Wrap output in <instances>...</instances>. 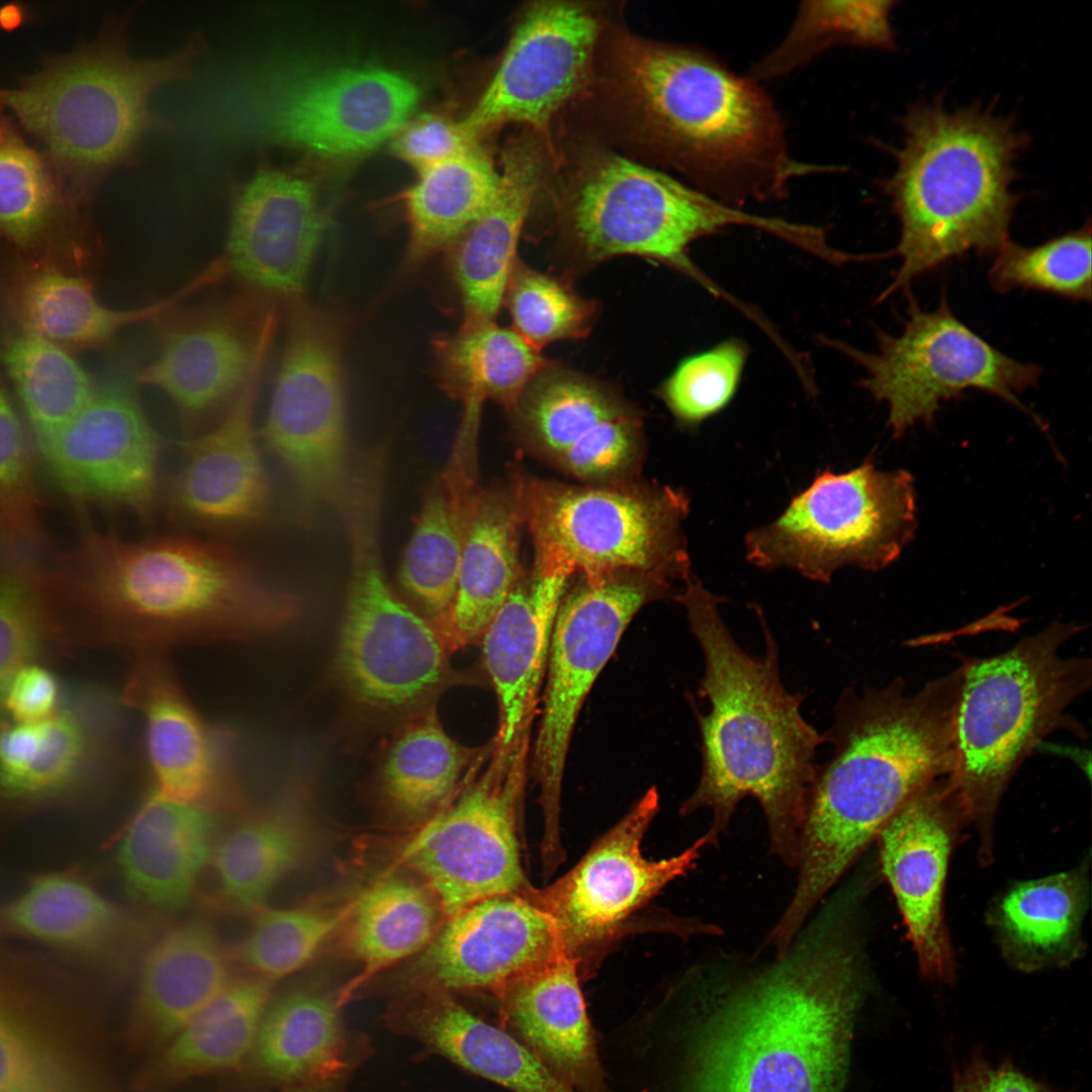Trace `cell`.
Instances as JSON below:
<instances>
[{"label":"cell","instance_id":"cell-1","mask_svg":"<svg viewBox=\"0 0 1092 1092\" xmlns=\"http://www.w3.org/2000/svg\"><path fill=\"white\" fill-rule=\"evenodd\" d=\"M71 648L244 641L277 631L298 600L265 582L235 551L188 537L140 541L89 532L54 568Z\"/></svg>","mask_w":1092,"mask_h":1092},{"label":"cell","instance_id":"cell-2","mask_svg":"<svg viewBox=\"0 0 1092 1092\" xmlns=\"http://www.w3.org/2000/svg\"><path fill=\"white\" fill-rule=\"evenodd\" d=\"M859 946L831 906L717 1001L680 1092H838L863 991Z\"/></svg>","mask_w":1092,"mask_h":1092},{"label":"cell","instance_id":"cell-3","mask_svg":"<svg viewBox=\"0 0 1092 1092\" xmlns=\"http://www.w3.org/2000/svg\"><path fill=\"white\" fill-rule=\"evenodd\" d=\"M675 601L684 606L703 653L699 697L710 707L706 714L697 713L702 772L679 813L709 809L712 822L706 833L715 845L740 801L752 797L766 819L770 852L796 869L818 766L815 755L824 735L802 716L805 695L784 688L779 647L758 607L765 651L751 656L720 615L725 599L698 577L688 579Z\"/></svg>","mask_w":1092,"mask_h":1092},{"label":"cell","instance_id":"cell-4","mask_svg":"<svg viewBox=\"0 0 1092 1092\" xmlns=\"http://www.w3.org/2000/svg\"><path fill=\"white\" fill-rule=\"evenodd\" d=\"M964 678L961 664L907 692L844 690L825 733L832 757L817 766L802 830L798 879L783 913L801 926L886 823L930 783L949 776Z\"/></svg>","mask_w":1092,"mask_h":1092},{"label":"cell","instance_id":"cell-5","mask_svg":"<svg viewBox=\"0 0 1092 1092\" xmlns=\"http://www.w3.org/2000/svg\"><path fill=\"white\" fill-rule=\"evenodd\" d=\"M611 63L614 96L639 136L725 203L780 198L793 179L834 170L795 160L757 82L704 52L621 35Z\"/></svg>","mask_w":1092,"mask_h":1092},{"label":"cell","instance_id":"cell-6","mask_svg":"<svg viewBox=\"0 0 1092 1092\" xmlns=\"http://www.w3.org/2000/svg\"><path fill=\"white\" fill-rule=\"evenodd\" d=\"M886 189L901 231V264L879 300L963 255L996 253L1008 241L1018 197L1013 163L1024 138L977 108H913Z\"/></svg>","mask_w":1092,"mask_h":1092},{"label":"cell","instance_id":"cell-7","mask_svg":"<svg viewBox=\"0 0 1092 1092\" xmlns=\"http://www.w3.org/2000/svg\"><path fill=\"white\" fill-rule=\"evenodd\" d=\"M131 17V11L114 17L92 42L50 60L15 88L0 89V105L44 147L79 201L110 172L136 162L148 134L172 130L152 110V96L190 79L205 50L202 36L193 35L165 57H133Z\"/></svg>","mask_w":1092,"mask_h":1092},{"label":"cell","instance_id":"cell-8","mask_svg":"<svg viewBox=\"0 0 1092 1092\" xmlns=\"http://www.w3.org/2000/svg\"><path fill=\"white\" fill-rule=\"evenodd\" d=\"M1080 630L1075 623L1056 622L1004 652L963 663L948 779L967 822L981 835L986 858L994 817L1013 775L1091 687L1090 658L1061 654Z\"/></svg>","mask_w":1092,"mask_h":1092},{"label":"cell","instance_id":"cell-9","mask_svg":"<svg viewBox=\"0 0 1092 1092\" xmlns=\"http://www.w3.org/2000/svg\"><path fill=\"white\" fill-rule=\"evenodd\" d=\"M731 225L754 228L797 247L805 224L743 211L654 169L599 153L578 169L560 208V237L574 268L619 256L661 263L734 301L689 256L697 240Z\"/></svg>","mask_w":1092,"mask_h":1092},{"label":"cell","instance_id":"cell-10","mask_svg":"<svg viewBox=\"0 0 1092 1092\" xmlns=\"http://www.w3.org/2000/svg\"><path fill=\"white\" fill-rule=\"evenodd\" d=\"M514 475L534 565L587 579L647 576L676 590L693 575L682 489L634 478L573 485Z\"/></svg>","mask_w":1092,"mask_h":1092},{"label":"cell","instance_id":"cell-11","mask_svg":"<svg viewBox=\"0 0 1092 1092\" xmlns=\"http://www.w3.org/2000/svg\"><path fill=\"white\" fill-rule=\"evenodd\" d=\"M383 481L361 476L340 509L350 546V577L336 653L351 698L372 710L421 707L451 679L442 636L394 595L379 551Z\"/></svg>","mask_w":1092,"mask_h":1092},{"label":"cell","instance_id":"cell-12","mask_svg":"<svg viewBox=\"0 0 1092 1092\" xmlns=\"http://www.w3.org/2000/svg\"><path fill=\"white\" fill-rule=\"evenodd\" d=\"M915 497L908 471L880 470L871 460L842 473L819 470L777 519L745 535L746 559L818 582L843 566L883 569L913 537Z\"/></svg>","mask_w":1092,"mask_h":1092},{"label":"cell","instance_id":"cell-13","mask_svg":"<svg viewBox=\"0 0 1092 1092\" xmlns=\"http://www.w3.org/2000/svg\"><path fill=\"white\" fill-rule=\"evenodd\" d=\"M532 729L493 740L485 771L430 818L399 858L420 875L450 918L487 898L533 887L521 861L520 820L530 768Z\"/></svg>","mask_w":1092,"mask_h":1092},{"label":"cell","instance_id":"cell-14","mask_svg":"<svg viewBox=\"0 0 1092 1092\" xmlns=\"http://www.w3.org/2000/svg\"><path fill=\"white\" fill-rule=\"evenodd\" d=\"M677 592L653 578L570 577L556 614L529 776L538 790L543 837L560 836L562 783L570 740L584 701L642 607Z\"/></svg>","mask_w":1092,"mask_h":1092},{"label":"cell","instance_id":"cell-15","mask_svg":"<svg viewBox=\"0 0 1092 1092\" xmlns=\"http://www.w3.org/2000/svg\"><path fill=\"white\" fill-rule=\"evenodd\" d=\"M907 296L902 332L898 336L880 332L875 353L837 346L866 371L863 388L888 405L895 437L918 422L931 423L943 400L967 389L982 390L1027 411L1018 396L1039 379L1038 365L1019 362L995 348L959 320L945 298L935 309L924 310L909 292Z\"/></svg>","mask_w":1092,"mask_h":1092},{"label":"cell","instance_id":"cell-16","mask_svg":"<svg viewBox=\"0 0 1092 1092\" xmlns=\"http://www.w3.org/2000/svg\"><path fill=\"white\" fill-rule=\"evenodd\" d=\"M287 332L261 436L304 509L338 510L352 474L340 327L326 310L296 304Z\"/></svg>","mask_w":1092,"mask_h":1092},{"label":"cell","instance_id":"cell-17","mask_svg":"<svg viewBox=\"0 0 1092 1092\" xmlns=\"http://www.w3.org/2000/svg\"><path fill=\"white\" fill-rule=\"evenodd\" d=\"M75 982L0 941V1092H120Z\"/></svg>","mask_w":1092,"mask_h":1092},{"label":"cell","instance_id":"cell-18","mask_svg":"<svg viewBox=\"0 0 1092 1092\" xmlns=\"http://www.w3.org/2000/svg\"><path fill=\"white\" fill-rule=\"evenodd\" d=\"M405 77L381 68H296L274 75L259 125L275 142L329 156L369 151L394 135L419 100Z\"/></svg>","mask_w":1092,"mask_h":1092},{"label":"cell","instance_id":"cell-19","mask_svg":"<svg viewBox=\"0 0 1092 1092\" xmlns=\"http://www.w3.org/2000/svg\"><path fill=\"white\" fill-rule=\"evenodd\" d=\"M659 809L651 787L564 876L526 895L553 922L563 949L578 953L605 940L664 887L695 867L707 833L680 853L647 859L641 842Z\"/></svg>","mask_w":1092,"mask_h":1092},{"label":"cell","instance_id":"cell-20","mask_svg":"<svg viewBox=\"0 0 1092 1092\" xmlns=\"http://www.w3.org/2000/svg\"><path fill=\"white\" fill-rule=\"evenodd\" d=\"M601 32L600 17L582 4L532 3L463 127L477 140L507 123L545 129L588 81Z\"/></svg>","mask_w":1092,"mask_h":1092},{"label":"cell","instance_id":"cell-21","mask_svg":"<svg viewBox=\"0 0 1092 1092\" xmlns=\"http://www.w3.org/2000/svg\"><path fill=\"white\" fill-rule=\"evenodd\" d=\"M117 717L103 693L82 690L49 718L0 715V815L19 816L81 799L110 766Z\"/></svg>","mask_w":1092,"mask_h":1092},{"label":"cell","instance_id":"cell-22","mask_svg":"<svg viewBox=\"0 0 1092 1092\" xmlns=\"http://www.w3.org/2000/svg\"><path fill=\"white\" fill-rule=\"evenodd\" d=\"M37 447L56 479L77 500L142 515L153 510L158 438L127 385L95 387L80 412Z\"/></svg>","mask_w":1092,"mask_h":1092},{"label":"cell","instance_id":"cell-23","mask_svg":"<svg viewBox=\"0 0 1092 1092\" xmlns=\"http://www.w3.org/2000/svg\"><path fill=\"white\" fill-rule=\"evenodd\" d=\"M964 822V810L947 776L913 796L877 837L883 874L920 972L942 983L956 979L943 897L950 852Z\"/></svg>","mask_w":1092,"mask_h":1092},{"label":"cell","instance_id":"cell-24","mask_svg":"<svg viewBox=\"0 0 1092 1092\" xmlns=\"http://www.w3.org/2000/svg\"><path fill=\"white\" fill-rule=\"evenodd\" d=\"M122 702L143 718L156 791L215 811L240 805L229 735L195 709L164 652L135 654Z\"/></svg>","mask_w":1092,"mask_h":1092},{"label":"cell","instance_id":"cell-25","mask_svg":"<svg viewBox=\"0 0 1092 1092\" xmlns=\"http://www.w3.org/2000/svg\"><path fill=\"white\" fill-rule=\"evenodd\" d=\"M561 951L556 928L540 908L522 895H499L447 918L414 973L420 991L495 992Z\"/></svg>","mask_w":1092,"mask_h":1092},{"label":"cell","instance_id":"cell-26","mask_svg":"<svg viewBox=\"0 0 1092 1092\" xmlns=\"http://www.w3.org/2000/svg\"><path fill=\"white\" fill-rule=\"evenodd\" d=\"M323 231L309 182L260 163L236 191L223 258L230 271L258 288L298 299Z\"/></svg>","mask_w":1092,"mask_h":1092},{"label":"cell","instance_id":"cell-27","mask_svg":"<svg viewBox=\"0 0 1092 1092\" xmlns=\"http://www.w3.org/2000/svg\"><path fill=\"white\" fill-rule=\"evenodd\" d=\"M263 364L223 419L186 446L173 502L189 520L217 527L245 526L257 522L267 510L269 481L254 428Z\"/></svg>","mask_w":1092,"mask_h":1092},{"label":"cell","instance_id":"cell-28","mask_svg":"<svg viewBox=\"0 0 1092 1092\" xmlns=\"http://www.w3.org/2000/svg\"><path fill=\"white\" fill-rule=\"evenodd\" d=\"M578 960L561 951L494 992L523 1043L573 1092H606L605 1073L577 976Z\"/></svg>","mask_w":1092,"mask_h":1092},{"label":"cell","instance_id":"cell-29","mask_svg":"<svg viewBox=\"0 0 1092 1092\" xmlns=\"http://www.w3.org/2000/svg\"><path fill=\"white\" fill-rule=\"evenodd\" d=\"M239 312L196 315L170 328L138 380L164 391L179 407L200 413L237 396L264 363L276 316L248 327Z\"/></svg>","mask_w":1092,"mask_h":1092},{"label":"cell","instance_id":"cell-30","mask_svg":"<svg viewBox=\"0 0 1092 1092\" xmlns=\"http://www.w3.org/2000/svg\"><path fill=\"white\" fill-rule=\"evenodd\" d=\"M571 575L523 568L481 642L499 707L496 739L509 743L538 715L558 607Z\"/></svg>","mask_w":1092,"mask_h":1092},{"label":"cell","instance_id":"cell-31","mask_svg":"<svg viewBox=\"0 0 1092 1092\" xmlns=\"http://www.w3.org/2000/svg\"><path fill=\"white\" fill-rule=\"evenodd\" d=\"M139 929L75 869L33 875L20 893L0 904V939L30 940L105 968L121 964Z\"/></svg>","mask_w":1092,"mask_h":1092},{"label":"cell","instance_id":"cell-32","mask_svg":"<svg viewBox=\"0 0 1092 1092\" xmlns=\"http://www.w3.org/2000/svg\"><path fill=\"white\" fill-rule=\"evenodd\" d=\"M546 155L533 130L512 139L502 155L499 188L490 205L449 246L450 268L464 317L495 320L504 304L518 244L543 179Z\"/></svg>","mask_w":1092,"mask_h":1092},{"label":"cell","instance_id":"cell-33","mask_svg":"<svg viewBox=\"0 0 1092 1092\" xmlns=\"http://www.w3.org/2000/svg\"><path fill=\"white\" fill-rule=\"evenodd\" d=\"M216 813L154 789L122 829L115 847V863L128 893L164 913L184 909L211 859Z\"/></svg>","mask_w":1092,"mask_h":1092},{"label":"cell","instance_id":"cell-34","mask_svg":"<svg viewBox=\"0 0 1092 1092\" xmlns=\"http://www.w3.org/2000/svg\"><path fill=\"white\" fill-rule=\"evenodd\" d=\"M477 420L461 419L450 458L427 490L405 547L398 580L433 624L449 611L478 484Z\"/></svg>","mask_w":1092,"mask_h":1092},{"label":"cell","instance_id":"cell-35","mask_svg":"<svg viewBox=\"0 0 1092 1092\" xmlns=\"http://www.w3.org/2000/svg\"><path fill=\"white\" fill-rule=\"evenodd\" d=\"M226 951L201 919L169 929L141 968L129 1025L131 1043L158 1052L232 980Z\"/></svg>","mask_w":1092,"mask_h":1092},{"label":"cell","instance_id":"cell-36","mask_svg":"<svg viewBox=\"0 0 1092 1092\" xmlns=\"http://www.w3.org/2000/svg\"><path fill=\"white\" fill-rule=\"evenodd\" d=\"M524 524L516 477L481 488L463 545L457 586L448 613L434 626L449 648L481 640L523 567Z\"/></svg>","mask_w":1092,"mask_h":1092},{"label":"cell","instance_id":"cell-37","mask_svg":"<svg viewBox=\"0 0 1092 1092\" xmlns=\"http://www.w3.org/2000/svg\"><path fill=\"white\" fill-rule=\"evenodd\" d=\"M387 1021L398 1033L513 1092H573L514 1035L479 1018L450 993L419 991Z\"/></svg>","mask_w":1092,"mask_h":1092},{"label":"cell","instance_id":"cell-38","mask_svg":"<svg viewBox=\"0 0 1092 1092\" xmlns=\"http://www.w3.org/2000/svg\"><path fill=\"white\" fill-rule=\"evenodd\" d=\"M339 994L315 987L272 998L248 1058L259 1075L300 1087L341 1081L357 1061Z\"/></svg>","mask_w":1092,"mask_h":1092},{"label":"cell","instance_id":"cell-39","mask_svg":"<svg viewBox=\"0 0 1092 1092\" xmlns=\"http://www.w3.org/2000/svg\"><path fill=\"white\" fill-rule=\"evenodd\" d=\"M301 788L284 790L237 821L215 842L218 894L235 910L256 913L309 857L313 836Z\"/></svg>","mask_w":1092,"mask_h":1092},{"label":"cell","instance_id":"cell-40","mask_svg":"<svg viewBox=\"0 0 1092 1092\" xmlns=\"http://www.w3.org/2000/svg\"><path fill=\"white\" fill-rule=\"evenodd\" d=\"M1087 867L1010 887L992 906L989 923L1007 962L1030 973L1059 968L1084 951Z\"/></svg>","mask_w":1092,"mask_h":1092},{"label":"cell","instance_id":"cell-41","mask_svg":"<svg viewBox=\"0 0 1092 1092\" xmlns=\"http://www.w3.org/2000/svg\"><path fill=\"white\" fill-rule=\"evenodd\" d=\"M272 983L254 975L232 980L156 1052L143 1083L163 1086L232 1069L248 1060L273 998Z\"/></svg>","mask_w":1092,"mask_h":1092},{"label":"cell","instance_id":"cell-42","mask_svg":"<svg viewBox=\"0 0 1092 1092\" xmlns=\"http://www.w3.org/2000/svg\"><path fill=\"white\" fill-rule=\"evenodd\" d=\"M434 357L440 386L463 408L492 400L508 412L551 361L513 329L478 317H463L456 332L437 337Z\"/></svg>","mask_w":1092,"mask_h":1092},{"label":"cell","instance_id":"cell-43","mask_svg":"<svg viewBox=\"0 0 1092 1092\" xmlns=\"http://www.w3.org/2000/svg\"><path fill=\"white\" fill-rule=\"evenodd\" d=\"M441 912L426 885L403 877L380 879L356 896L342 928L361 972L339 993L340 1005L379 972L424 950L441 926Z\"/></svg>","mask_w":1092,"mask_h":1092},{"label":"cell","instance_id":"cell-44","mask_svg":"<svg viewBox=\"0 0 1092 1092\" xmlns=\"http://www.w3.org/2000/svg\"><path fill=\"white\" fill-rule=\"evenodd\" d=\"M200 288L201 281L193 278L160 301L135 309L117 310L103 305L84 277L41 266L32 268L20 278L15 297L25 330L63 348H87L106 342L130 325L167 314Z\"/></svg>","mask_w":1092,"mask_h":1092},{"label":"cell","instance_id":"cell-45","mask_svg":"<svg viewBox=\"0 0 1092 1092\" xmlns=\"http://www.w3.org/2000/svg\"><path fill=\"white\" fill-rule=\"evenodd\" d=\"M469 748L443 730L434 708H425L396 732L379 769L381 795L397 816L420 820L431 815L457 786L462 774L491 752Z\"/></svg>","mask_w":1092,"mask_h":1092},{"label":"cell","instance_id":"cell-46","mask_svg":"<svg viewBox=\"0 0 1092 1092\" xmlns=\"http://www.w3.org/2000/svg\"><path fill=\"white\" fill-rule=\"evenodd\" d=\"M498 188L499 172L479 145L420 172L402 195L408 224L406 264L418 265L448 249L490 205Z\"/></svg>","mask_w":1092,"mask_h":1092},{"label":"cell","instance_id":"cell-47","mask_svg":"<svg viewBox=\"0 0 1092 1092\" xmlns=\"http://www.w3.org/2000/svg\"><path fill=\"white\" fill-rule=\"evenodd\" d=\"M633 410L608 384L551 360L509 414L524 443L553 462L600 423Z\"/></svg>","mask_w":1092,"mask_h":1092},{"label":"cell","instance_id":"cell-48","mask_svg":"<svg viewBox=\"0 0 1092 1092\" xmlns=\"http://www.w3.org/2000/svg\"><path fill=\"white\" fill-rule=\"evenodd\" d=\"M65 606L54 569L0 549V712L13 675L42 651L65 648Z\"/></svg>","mask_w":1092,"mask_h":1092},{"label":"cell","instance_id":"cell-49","mask_svg":"<svg viewBox=\"0 0 1092 1092\" xmlns=\"http://www.w3.org/2000/svg\"><path fill=\"white\" fill-rule=\"evenodd\" d=\"M78 202L49 158L0 112V237L37 247L69 221Z\"/></svg>","mask_w":1092,"mask_h":1092},{"label":"cell","instance_id":"cell-50","mask_svg":"<svg viewBox=\"0 0 1092 1092\" xmlns=\"http://www.w3.org/2000/svg\"><path fill=\"white\" fill-rule=\"evenodd\" d=\"M3 361L37 445L60 432L95 388L65 348L27 330L8 342Z\"/></svg>","mask_w":1092,"mask_h":1092},{"label":"cell","instance_id":"cell-51","mask_svg":"<svg viewBox=\"0 0 1092 1092\" xmlns=\"http://www.w3.org/2000/svg\"><path fill=\"white\" fill-rule=\"evenodd\" d=\"M891 1H804L785 38L752 69L769 80L806 65L834 46L885 48L893 39Z\"/></svg>","mask_w":1092,"mask_h":1092},{"label":"cell","instance_id":"cell-52","mask_svg":"<svg viewBox=\"0 0 1092 1092\" xmlns=\"http://www.w3.org/2000/svg\"><path fill=\"white\" fill-rule=\"evenodd\" d=\"M353 900L338 906L303 904L263 907L251 929L236 946L235 958L252 975L268 981L285 978L305 967L324 943L343 927Z\"/></svg>","mask_w":1092,"mask_h":1092},{"label":"cell","instance_id":"cell-53","mask_svg":"<svg viewBox=\"0 0 1092 1092\" xmlns=\"http://www.w3.org/2000/svg\"><path fill=\"white\" fill-rule=\"evenodd\" d=\"M504 303L513 330L539 351L555 342L585 338L599 314L598 302L579 294L565 277L539 271L520 258Z\"/></svg>","mask_w":1092,"mask_h":1092},{"label":"cell","instance_id":"cell-54","mask_svg":"<svg viewBox=\"0 0 1092 1092\" xmlns=\"http://www.w3.org/2000/svg\"><path fill=\"white\" fill-rule=\"evenodd\" d=\"M1091 260L1090 224L1034 247L1007 241L996 252L989 281L997 292L1020 288L1089 301Z\"/></svg>","mask_w":1092,"mask_h":1092},{"label":"cell","instance_id":"cell-55","mask_svg":"<svg viewBox=\"0 0 1092 1092\" xmlns=\"http://www.w3.org/2000/svg\"><path fill=\"white\" fill-rule=\"evenodd\" d=\"M31 447L0 386V548L37 557L47 540Z\"/></svg>","mask_w":1092,"mask_h":1092},{"label":"cell","instance_id":"cell-56","mask_svg":"<svg viewBox=\"0 0 1092 1092\" xmlns=\"http://www.w3.org/2000/svg\"><path fill=\"white\" fill-rule=\"evenodd\" d=\"M746 358L744 344L735 339L688 356L661 383L658 396L679 425L694 428L730 403Z\"/></svg>","mask_w":1092,"mask_h":1092},{"label":"cell","instance_id":"cell-57","mask_svg":"<svg viewBox=\"0 0 1092 1092\" xmlns=\"http://www.w3.org/2000/svg\"><path fill=\"white\" fill-rule=\"evenodd\" d=\"M642 427L635 410L608 419L573 443L553 462L594 484L633 478L642 453Z\"/></svg>","mask_w":1092,"mask_h":1092},{"label":"cell","instance_id":"cell-58","mask_svg":"<svg viewBox=\"0 0 1092 1092\" xmlns=\"http://www.w3.org/2000/svg\"><path fill=\"white\" fill-rule=\"evenodd\" d=\"M394 153L418 172L456 158L475 146L461 121L426 114L404 123L393 135Z\"/></svg>","mask_w":1092,"mask_h":1092},{"label":"cell","instance_id":"cell-59","mask_svg":"<svg viewBox=\"0 0 1092 1092\" xmlns=\"http://www.w3.org/2000/svg\"><path fill=\"white\" fill-rule=\"evenodd\" d=\"M56 676L36 662L20 668L9 681L1 711L15 723H34L51 717L61 706Z\"/></svg>","mask_w":1092,"mask_h":1092},{"label":"cell","instance_id":"cell-60","mask_svg":"<svg viewBox=\"0 0 1092 1092\" xmlns=\"http://www.w3.org/2000/svg\"><path fill=\"white\" fill-rule=\"evenodd\" d=\"M952 1092H1062L1018 1069L1010 1059L992 1065L977 1048L953 1075Z\"/></svg>","mask_w":1092,"mask_h":1092},{"label":"cell","instance_id":"cell-61","mask_svg":"<svg viewBox=\"0 0 1092 1092\" xmlns=\"http://www.w3.org/2000/svg\"><path fill=\"white\" fill-rule=\"evenodd\" d=\"M341 1081L297 1088L294 1092H343Z\"/></svg>","mask_w":1092,"mask_h":1092}]
</instances>
